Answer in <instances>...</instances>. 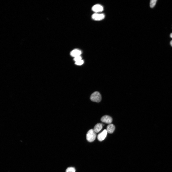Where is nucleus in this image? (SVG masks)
<instances>
[{
	"label": "nucleus",
	"instance_id": "1",
	"mask_svg": "<svg viewBox=\"0 0 172 172\" xmlns=\"http://www.w3.org/2000/svg\"><path fill=\"white\" fill-rule=\"evenodd\" d=\"M96 136V133L93 129H91L88 131L86 134V139L88 142H92L95 140Z\"/></svg>",
	"mask_w": 172,
	"mask_h": 172
},
{
	"label": "nucleus",
	"instance_id": "2",
	"mask_svg": "<svg viewBox=\"0 0 172 172\" xmlns=\"http://www.w3.org/2000/svg\"><path fill=\"white\" fill-rule=\"evenodd\" d=\"M91 100L94 102H98L101 99V96L100 93L96 91L92 93L90 97Z\"/></svg>",
	"mask_w": 172,
	"mask_h": 172
},
{
	"label": "nucleus",
	"instance_id": "3",
	"mask_svg": "<svg viewBox=\"0 0 172 172\" xmlns=\"http://www.w3.org/2000/svg\"><path fill=\"white\" fill-rule=\"evenodd\" d=\"M105 17V15L103 14H98L95 13L93 14L92 16V18L96 21H100L103 19Z\"/></svg>",
	"mask_w": 172,
	"mask_h": 172
},
{
	"label": "nucleus",
	"instance_id": "4",
	"mask_svg": "<svg viewBox=\"0 0 172 172\" xmlns=\"http://www.w3.org/2000/svg\"><path fill=\"white\" fill-rule=\"evenodd\" d=\"M92 10L95 13H97L102 11L103 10V8L101 5L96 4L93 5L92 7Z\"/></svg>",
	"mask_w": 172,
	"mask_h": 172
},
{
	"label": "nucleus",
	"instance_id": "5",
	"mask_svg": "<svg viewBox=\"0 0 172 172\" xmlns=\"http://www.w3.org/2000/svg\"><path fill=\"white\" fill-rule=\"evenodd\" d=\"M107 133L106 129H105L99 134L97 136V139L98 140L100 141L103 140L106 137Z\"/></svg>",
	"mask_w": 172,
	"mask_h": 172
},
{
	"label": "nucleus",
	"instance_id": "6",
	"mask_svg": "<svg viewBox=\"0 0 172 172\" xmlns=\"http://www.w3.org/2000/svg\"><path fill=\"white\" fill-rule=\"evenodd\" d=\"M101 121L105 123L110 124L112 120V118L110 116L105 115L102 116L101 119Z\"/></svg>",
	"mask_w": 172,
	"mask_h": 172
},
{
	"label": "nucleus",
	"instance_id": "7",
	"mask_svg": "<svg viewBox=\"0 0 172 172\" xmlns=\"http://www.w3.org/2000/svg\"><path fill=\"white\" fill-rule=\"evenodd\" d=\"M82 51L80 50L76 49L73 50L70 53V55L74 58L80 56L82 54Z\"/></svg>",
	"mask_w": 172,
	"mask_h": 172
},
{
	"label": "nucleus",
	"instance_id": "8",
	"mask_svg": "<svg viewBox=\"0 0 172 172\" xmlns=\"http://www.w3.org/2000/svg\"><path fill=\"white\" fill-rule=\"evenodd\" d=\"M115 127V126L112 124H110L107 127L106 130L109 133H112L114 131Z\"/></svg>",
	"mask_w": 172,
	"mask_h": 172
},
{
	"label": "nucleus",
	"instance_id": "9",
	"mask_svg": "<svg viewBox=\"0 0 172 172\" xmlns=\"http://www.w3.org/2000/svg\"><path fill=\"white\" fill-rule=\"evenodd\" d=\"M102 124L100 123H97L95 125L93 130L95 133H98L102 129Z\"/></svg>",
	"mask_w": 172,
	"mask_h": 172
},
{
	"label": "nucleus",
	"instance_id": "10",
	"mask_svg": "<svg viewBox=\"0 0 172 172\" xmlns=\"http://www.w3.org/2000/svg\"><path fill=\"white\" fill-rule=\"evenodd\" d=\"M76 170L75 168L73 167L68 168L66 170V172H75Z\"/></svg>",
	"mask_w": 172,
	"mask_h": 172
},
{
	"label": "nucleus",
	"instance_id": "11",
	"mask_svg": "<svg viewBox=\"0 0 172 172\" xmlns=\"http://www.w3.org/2000/svg\"><path fill=\"white\" fill-rule=\"evenodd\" d=\"M157 0H150V6L151 8H153L155 6Z\"/></svg>",
	"mask_w": 172,
	"mask_h": 172
},
{
	"label": "nucleus",
	"instance_id": "12",
	"mask_svg": "<svg viewBox=\"0 0 172 172\" xmlns=\"http://www.w3.org/2000/svg\"><path fill=\"white\" fill-rule=\"evenodd\" d=\"M73 59L75 62L82 60V58L81 56H79L74 58Z\"/></svg>",
	"mask_w": 172,
	"mask_h": 172
},
{
	"label": "nucleus",
	"instance_id": "13",
	"mask_svg": "<svg viewBox=\"0 0 172 172\" xmlns=\"http://www.w3.org/2000/svg\"><path fill=\"white\" fill-rule=\"evenodd\" d=\"M84 63V61L82 59L78 61L75 62V64L76 65H82Z\"/></svg>",
	"mask_w": 172,
	"mask_h": 172
},
{
	"label": "nucleus",
	"instance_id": "14",
	"mask_svg": "<svg viewBox=\"0 0 172 172\" xmlns=\"http://www.w3.org/2000/svg\"><path fill=\"white\" fill-rule=\"evenodd\" d=\"M170 43L171 46L172 47V40L170 41Z\"/></svg>",
	"mask_w": 172,
	"mask_h": 172
},
{
	"label": "nucleus",
	"instance_id": "15",
	"mask_svg": "<svg viewBox=\"0 0 172 172\" xmlns=\"http://www.w3.org/2000/svg\"><path fill=\"white\" fill-rule=\"evenodd\" d=\"M170 37L171 38H172V33H171V34H170Z\"/></svg>",
	"mask_w": 172,
	"mask_h": 172
}]
</instances>
